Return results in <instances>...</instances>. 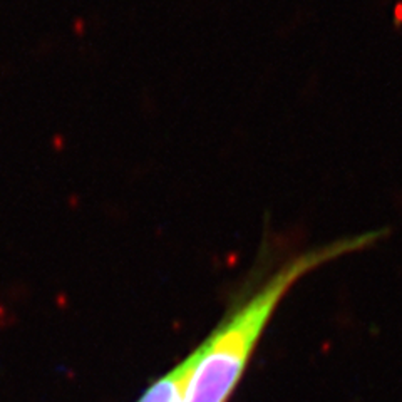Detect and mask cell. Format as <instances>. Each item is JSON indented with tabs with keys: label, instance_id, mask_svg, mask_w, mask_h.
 <instances>
[{
	"label": "cell",
	"instance_id": "obj_1",
	"mask_svg": "<svg viewBox=\"0 0 402 402\" xmlns=\"http://www.w3.org/2000/svg\"><path fill=\"white\" fill-rule=\"evenodd\" d=\"M389 230H370L344 237L287 258L242 293L211 335L196 349V365L186 389L184 402H226L237 389L281 300L292 287L314 270L340 256L370 248Z\"/></svg>",
	"mask_w": 402,
	"mask_h": 402
},
{
	"label": "cell",
	"instance_id": "obj_2",
	"mask_svg": "<svg viewBox=\"0 0 402 402\" xmlns=\"http://www.w3.org/2000/svg\"><path fill=\"white\" fill-rule=\"evenodd\" d=\"M196 365V350L190 353L181 364L159 377L137 402H184L186 389Z\"/></svg>",
	"mask_w": 402,
	"mask_h": 402
}]
</instances>
